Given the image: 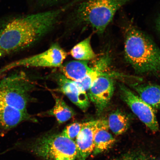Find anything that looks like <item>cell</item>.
Here are the masks:
<instances>
[{
    "label": "cell",
    "instance_id": "cell-8",
    "mask_svg": "<svg viewBox=\"0 0 160 160\" xmlns=\"http://www.w3.org/2000/svg\"><path fill=\"white\" fill-rule=\"evenodd\" d=\"M100 129H109L107 119H100L83 123L82 128L75 139L78 155L77 160H86L94 149L96 132Z\"/></svg>",
    "mask_w": 160,
    "mask_h": 160
},
{
    "label": "cell",
    "instance_id": "cell-12",
    "mask_svg": "<svg viewBox=\"0 0 160 160\" xmlns=\"http://www.w3.org/2000/svg\"><path fill=\"white\" fill-rule=\"evenodd\" d=\"M88 61H72L63 64L61 67L62 75L72 81H81L91 71L92 67H90Z\"/></svg>",
    "mask_w": 160,
    "mask_h": 160
},
{
    "label": "cell",
    "instance_id": "cell-4",
    "mask_svg": "<svg viewBox=\"0 0 160 160\" xmlns=\"http://www.w3.org/2000/svg\"><path fill=\"white\" fill-rule=\"evenodd\" d=\"M25 148L45 160H77L75 142L61 133L47 134L23 144L16 143L11 148Z\"/></svg>",
    "mask_w": 160,
    "mask_h": 160
},
{
    "label": "cell",
    "instance_id": "cell-7",
    "mask_svg": "<svg viewBox=\"0 0 160 160\" xmlns=\"http://www.w3.org/2000/svg\"><path fill=\"white\" fill-rule=\"evenodd\" d=\"M119 90L122 99L140 121L152 131H158L155 109L124 85H120Z\"/></svg>",
    "mask_w": 160,
    "mask_h": 160
},
{
    "label": "cell",
    "instance_id": "cell-11",
    "mask_svg": "<svg viewBox=\"0 0 160 160\" xmlns=\"http://www.w3.org/2000/svg\"><path fill=\"white\" fill-rule=\"evenodd\" d=\"M57 80L58 87L56 91L64 94L74 104L86 112L90 105L87 92L79 87L75 82L68 79L63 75L58 76Z\"/></svg>",
    "mask_w": 160,
    "mask_h": 160
},
{
    "label": "cell",
    "instance_id": "cell-16",
    "mask_svg": "<svg viewBox=\"0 0 160 160\" xmlns=\"http://www.w3.org/2000/svg\"><path fill=\"white\" fill-rule=\"evenodd\" d=\"M109 128L117 135L125 133L130 126V119L125 113L119 110L113 112L107 119Z\"/></svg>",
    "mask_w": 160,
    "mask_h": 160
},
{
    "label": "cell",
    "instance_id": "cell-2",
    "mask_svg": "<svg viewBox=\"0 0 160 160\" xmlns=\"http://www.w3.org/2000/svg\"><path fill=\"white\" fill-rule=\"evenodd\" d=\"M126 59L137 73L160 74V49L152 40L131 23L124 27Z\"/></svg>",
    "mask_w": 160,
    "mask_h": 160
},
{
    "label": "cell",
    "instance_id": "cell-22",
    "mask_svg": "<svg viewBox=\"0 0 160 160\" xmlns=\"http://www.w3.org/2000/svg\"><path fill=\"white\" fill-rule=\"evenodd\" d=\"M156 27H157L158 31L160 34V15L158 17L157 21H156Z\"/></svg>",
    "mask_w": 160,
    "mask_h": 160
},
{
    "label": "cell",
    "instance_id": "cell-5",
    "mask_svg": "<svg viewBox=\"0 0 160 160\" xmlns=\"http://www.w3.org/2000/svg\"><path fill=\"white\" fill-rule=\"evenodd\" d=\"M33 83L23 71L13 72L0 78V101L15 108L27 112Z\"/></svg>",
    "mask_w": 160,
    "mask_h": 160
},
{
    "label": "cell",
    "instance_id": "cell-23",
    "mask_svg": "<svg viewBox=\"0 0 160 160\" xmlns=\"http://www.w3.org/2000/svg\"><path fill=\"white\" fill-rule=\"evenodd\" d=\"M3 57L2 55V54L0 52V59L2 57Z\"/></svg>",
    "mask_w": 160,
    "mask_h": 160
},
{
    "label": "cell",
    "instance_id": "cell-9",
    "mask_svg": "<svg viewBox=\"0 0 160 160\" xmlns=\"http://www.w3.org/2000/svg\"><path fill=\"white\" fill-rule=\"evenodd\" d=\"M114 91V84L105 72L96 79L88 90L89 99L94 105L98 115L103 112L109 105Z\"/></svg>",
    "mask_w": 160,
    "mask_h": 160
},
{
    "label": "cell",
    "instance_id": "cell-18",
    "mask_svg": "<svg viewBox=\"0 0 160 160\" xmlns=\"http://www.w3.org/2000/svg\"><path fill=\"white\" fill-rule=\"evenodd\" d=\"M91 36L86 38L75 45L70 51L74 58L80 61H89L96 57L91 45Z\"/></svg>",
    "mask_w": 160,
    "mask_h": 160
},
{
    "label": "cell",
    "instance_id": "cell-21",
    "mask_svg": "<svg viewBox=\"0 0 160 160\" xmlns=\"http://www.w3.org/2000/svg\"><path fill=\"white\" fill-rule=\"evenodd\" d=\"M64 0H39V1L45 5H51L58 3L63 1Z\"/></svg>",
    "mask_w": 160,
    "mask_h": 160
},
{
    "label": "cell",
    "instance_id": "cell-1",
    "mask_svg": "<svg viewBox=\"0 0 160 160\" xmlns=\"http://www.w3.org/2000/svg\"><path fill=\"white\" fill-rule=\"evenodd\" d=\"M75 5L12 20L0 31V52L4 56L30 47L53 28L62 14Z\"/></svg>",
    "mask_w": 160,
    "mask_h": 160
},
{
    "label": "cell",
    "instance_id": "cell-14",
    "mask_svg": "<svg viewBox=\"0 0 160 160\" xmlns=\"http://www.w3.org/2000/svg\"><path fill=\"white\" fill-rule=\"evenodd\" d=\"M52 95L55 100L54 106L41 115L53 116L59 124L65 122L75 115L74 110L67 104L62 98L53 92Z\"/></svg>",
    "mask_w": 160,
    "mask_h": 160
},
{
    "label": "cell",
    "instance_id": "cell-20",
    "mask_svg": "<svg viewBox=\"0 0 160 160\" xmlns=\"http://www.w3.org/2000/svg\"><path fill=\"white\" fill-rule=\"evenodd\" d=\"M118 160H156L145 153L141 152H133L128 153Z\"/></svg>",
    "mask_w": 160,
    "mask_h": 160
},
{
    "label": "cell",
    "instance_id": "cell-15",
    "mask_svg": "<svg viewBox=\"0 0 160 160\" xmlns=\"http://www.w3.org/2000/svg\"><path fill=\"white\" fill-rule=\"evenodd\" d=\"M109 59L108 56L101 58L93 67L92 70L86 77L81 81L75 82L79 87L87 92L96 79L105 73V70L108 65Z\"/></svg>",
    "mask_w": 160,
    "mask_h": 160
},
{
    "label": "cell",
    "instance_id": "cell-10",
    "mask_svg": "<svg viewBox=\"0 0 160 160\" xmlns=\"http://www.w3.org/2000/svg\"><path fill=\"white\" fill-rule=\"evenodd\" d=\"M25 121L37 122L28 112L20 111L0 101V135Z\"/></svg>",
    "mask_w": 160,
    "mask_h": 160
},
{
    "label": "cell",
    "instance_id": "cell-17",
    "mask_svg": "<svg viewBox=\"0 0 160 160\" xmlns=\"http://www.w3.org/2000/svg\"><path fill=\"white\" fill-rule=\"evenodd\" d=\"M106 129H100L96 132L94 137V149L92 154H99L112 147L116 140Z\"/></svg>",
    "mask_w": 160,
    "mask_h": 160
},
{
    "label": "cell",
    "instance_id": "cell-19",
    "mask_svg": "<svg viewBox=\"0 0 160 160\" xmlns=\"http://www.w3.org/2000/svg\"><path fill=\"white\" fill-rule=\"evenodd\" d=\"M83 123L75 122L67 126L61 133L62 135L74 141L82 128Z\"/></svg>",
    "mask_w": 160,
    "mask_h": 160
},
{
    "label": "cell",
    "instance_id": "cell-3",
    "mask_svg": "<svg viewBox=\"0 0 160 160\" xmlns=\"http://www.w3.org/2000/svg\"><path fill=\"white\" fill-rule=\"evenodd\" d=\"M132 0H82L75 10L76 21L103 34L118 10Z\"/></svg>",
    "mask_w": 160,
    "mask_h": 160
},
{
    "label": "cell",
    "instance_id": "cell-6",
    "mask_svg": "<svg viewBox=\"0 0 160 160\" xmlns=\"http://www.w3.org/2000/svg\"><path fill=\"white\" fill-rule=\"evenodd\" d=\"M67 53L58 44L55 43L41 53L18 60L0 69V76L19 67L60 68Z\"/></svg>",
    "mask_w": 160,
    "mask_h": 160
},
{
    "label": "cell",
    "instance_id": "cell-13",
    "mask_svg": "<svg viewBox=\"0 0 160 160\" xmlns=\"http://www.w3.org/2000/svg\"><path fill=\"white\" fill-rule=\"evenodd\" d=\"M131 87L139 97L154 109L160 110V86L135 83L131 85Z\"/></svg>",
    "mask_w": 160,
    "mask_h": 160
}]
</instances>
